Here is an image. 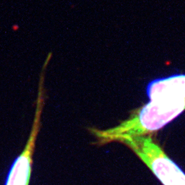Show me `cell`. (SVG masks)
<instances>
[{"label": "cell", "mask_w": 185, "mask_h": 185, "mask_svg": "<svg viewBox=\"0 0 185 185\" xmlns=\"http://www.w3.org/2000/svg\"><path fill=\"white\" fill-rule=\"evenodd\" d=\"M44 105V88H43V75H41L39 84V92L36 101L35 117L32 127L30 135L26 147L21 154L17 157L8 174L5 185H29L32 172V157L33 154L37 135L40 127L42 111Z\"/></svg>", "instance_id": "7a4b0ae2"}, {"label": "cell", "mask_w": 185, "mask_h": 185, "mask_svg": "<svg viewBox=\"0 0 185 185\" xmlns=\"http://www.w3.org/2000/svg\"><path fill=\"white\" fill-rule=\"evenodd\" d=\"M119 142L130 148L163 185H185V173L150 135L126 137Z\"/></svg>", "instance_id": "6da1fadb"}]
</instances>
